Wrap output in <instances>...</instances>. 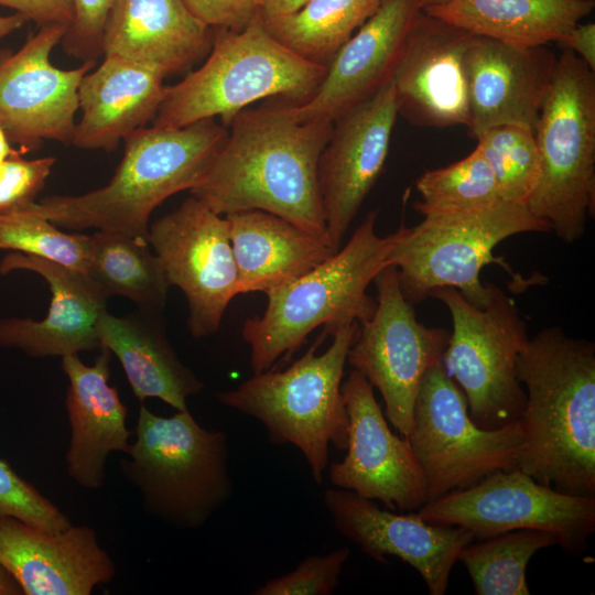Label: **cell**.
<instances>
[{"label": "cell", "mask_w": 595, "mask_h": 595, "mask_svg": "<svg viewBox=\"0 0 595 595\" xmlns=\"http://www.w3.org/2000/svg\"><path fill=\"white\" fill-rule=\"evenodd\" d=\"M228 128L191 195L220 216L246 210L277 215L331 245L317 167L333 122L296 121L281 104L245 108Z\"/></svg>", "instance_id": "cell-1"}, {"label": "cell", "mask_w": 595, "mask_h": 595, "mask_svg": "<svg viewBox=\"0 0 595 595\" xmlns=\"http://www.w3.org/2000/svg\"><path fill=\"white\" fill-rule=\"evenodd\" d=\"M526 392L517 468L558 491L595 496V344L543 328L520 351Z\"/></svg>", "instance_id": "cell-2"}, {"label": "cell", "mask_w": 595, "mask_h": 595, "mask_svg": "<svg viewBox=\"0 0 595 595\" xmlns=\"http://www.w3.org/2000/svg\"><path fill=\"white\" fill-rule=\"evenodd\" d=\"M228 136L208 118L182 128H140L125 138V153L111 180L82 195H55L23 209L55 226L96 228L148 239L152 212L170 196L193 188Z\"/></svg>", "instance_id": "cell-3"}, {"label": "cell", "mask_w": 595, "mask_h": 595, "mask_svg": "<svg viewBox=\"0 0 595 595\" xmlns=\"http://www.w3.org/2000/svg\"><path fill=\"white\" fill-rule=\"evenodd\" d=\"M378 210L367 214L348 242L296 280L268 291L261 316L247 318L241 334L250 346L253 374L273 368L301 348L307 336L325 326L331 334L340 326L364 323L377 301L367 289L389 266L394 234L377 235Z\"/></svg>", "instance_id": "cell-4"}, {"label": "cell", "mask_w": 595, "mask_h": 595, "mask_svg": "<svg viewBox=\"0 0 595 595\" xmlns=\"http://www.w3.org/2000/svg\"><path fill=\"white\" fill-rule=\"evenodd\" d=\"M326 69L280 43L259 15L239 31L217 29L204 64L165 86L153 126L182 128L219 117L228 128L239 111L256 101L271 97L288 104L306 101Z\"/></svg>", "instance_id": "cell-5"}, {"label": "cell", "mask_w": 595, "mask_h": 595, "mask_svg": "<svg viewBox=\"0 0 595 595\" xmlns=\"http://www.w3.org/2000/svg\"><path fill=\"white\" fill-rule=\"evenodd\" d=\"M360 332L355 322L335 329L317 355V339L284 370L268 369L235 389L216 393L225 407L261 422L273 444H292L303 454L316 484L328 466V446L346 450L348 415L342 393L347 354Z\"/></svg>", "instance_id": "cell-6"}, {"label": "cell", "mask_w": 595, "mask_h": 595, "mask_svg": "<svg viewBox=\"0 0 595 595\" xmlns=\"http://www.w3.org/2000/svg\"><path fill=\"white\" fill-rule=\"evenodd\" d=\"M134 436L120 469L151 516L195 530L232 496L226 433L204 429L188 409L161 416L141 404Z\"/></svg>", "instance_id": "cell-7"}, {"label": "cell", "mask_w": 595, "mask_h": 595, "mask_svg": "<svg viewBox=\"0 0 595 595\" xmlns=\"http://www.w3.org/2000/svg\"><path fill=\"white\" fill-rule=\"evenodd\" d=\"M534 136L540 174L526 206L571 245L595 210V76L569 50L558 57Z\"/></svg>", "instance_id": "cell-8"}, {"label": "cell", "mask_w": 595, "mask_h": 595, "mask_svg": "<svg viewBox=\"0 0 595 595\" xmlns=\"http://www.w3.org/2000/svg\"><path fill=\"white\" fill-rule=\"evenodd\" d=\"M545 231L549 225L524 203L500 199L469 214L424 216L412 227L402 221L393 232L388 263L397 269L402 293L413 306L436 289L453 288L483 307L490 298V283L480 281L485 266L498 263L517 277L502 258L494 256L495 248L517 234Z\"/></svg>", "instance_id": "cell-9"}, {"label": "cell", "mask_w": 595, "mask_h": 595, "mask_svg": "<svg viewBox=\"0 0 595 595\" xmlns=\"http://www.w3.org/2000/svg\"><path fill=\"white\" fill-rule=\"evenodd\" d=\"M429 298L441 301L451 313L453 331L442 364L464 392L470 419L486 430L519 420L526 392L517 376V359L529 337L513 300L491 283L483 307L453 288L436 289Z\"/></svg>", "instance_id": "cell-10"}, {"label": "cell", "mask_w": 595, "mask_h": 595, "mask_svg": "<svg viewBox=\"0 0 595 595\" xmlns=\"http://www.w3.org/2000/svg\"><path fill=\"white\" fill-rule=\"evenodd\" d=\"M405 437L423 472L429 500L472 487L494 472L516 468L523 444L519 420L493 430L476 425L464 392L442 363L422 379Z\"/></svg>", "instance_id": "cell-11"}, {"label": "cell", "mask_w": 595, "mask_h": 595, "mask_svg": "<svg viewBox=\"0 0 595 595\" xmlns=\"http://www.w3.org/2000/svg\"><path fill=\"white\" fill-rule=\"evenodd\" d=\"M418 515L433 524L462 527L474 540L522 529L548 531L563 551L578 556L595 531V496L558 491L516 467L429 500Z\"/></svg>", "instance_id": "cell-12"}, {"label": "cell", "mask_w": 595, "mask_h": 595, "mask_svg": "<svg viewBox=\"0 0 595 595\" xmlns=\"http://www.w3.org/2000/svg\"><path fill=\"white\" fill-rule=\"evenodd\" d=\"M374 282L377 307L360 324L347 363L378 389L388 422L401 436H407L422 379L432 366L442 363L450 332L418 321L393 266L383 268Z\"/></svg>", "instance_id": "cell-13"}, {"label": "cell", "mask_w": 595, "mask_h": 595, "mask_svg": "<svg viewBox=\"0 0 595 595\" xmlns=\"http://www.w3.org/2000/svg\"><path fill=\"white\" fill-rule=\"evenodd\" d=\"M148 241L169 284L180 288L187 300L191 335L214 334L239 294L227 218L191 195L149 226Z\"/></svg>", "instance_id": "cell-14"}, {"label": "cell", "mask_w": 595, "mask_h": 595, "mask_svg": "<svg viewBox=\"0 0 595 595\" xmlns=\"http://www.w3.org/2000/svg\"><path fill=\"white\" fill-rule=\"evenodd\" d=\"M342 393L349 423L347 454L331 464L329 482L393 511L421 508L429 501L423 472L408 439L391 431L374 387L353 369Z\"/></svg>", "instance_id": "cell-15"}, {"label": "cell", "mask_w": 595, "mask_h": 595, "mask_svg": "<svg viewBox=\"0 0 595 595\" xmlns=\"http://www.w3.org/2000/svg\"><path fill=\"white\" fill-rule=\"evenodd\" d=\"M67 28L40 26L0 65V127L24 153L45 139L73 142L79 84L96 62H83L75 69H60L50 62Z\"/></svg>", "instance_id": "cell-16"}, {"label": "cell", "mask_w": 595, "mask_h": 595, "mask_svg": "<svg viewBox=\"0 0 595 595\" xmlns=\"http://www.w3.org/2000/svg\"><path fill=\"white\" fill-rule=\"evenodd\" d=\"M398 108L390 80L334 122L317 167L327 235L334 251L377 182L388 156Z\"/></svg>", "instance_id": "cell-17"}, {"label": "cell", "mask_w": 595, "mask_h": 595, "mask_svg": "<svg viewBox=\"0 0 595 595\" xmlns=\"http://www.w3.org/2000/svg\"><path fill=\"white\" fill-rule=\"evenodd\" d=\"M323 502L335 529L363 553L386 563L396 556L412 566L430 595H444L454 564L472 532L457 526L433 524L418 512L396 513L374 500L342 488H327Z\"/></svg>", "instance_id": "cell-18"}, {"label": "cell", "mask_w": 595, "mask_h": 595, "mask_svg": "<svg viewBox=\"0 0 595 595\" xmlns=\"http://www.w3.org/2000/svg\"><path fill=\"white\" fill-rule=\"evenodd\" d=\"M474 36L423 10L418 13L391 77L398 115L420 127L468 126L464 55Z\"/></svg>", "instance_id": "cell-19"}, {"label": "cell", "mask_w": 595, "mask_h": 595, "mask_svg": "<svg viewBox=\"0 0 595 595\" xmlns=\"http://www.w3.org/2000/svg\"><path fill=\"white\" fill-rule=\"evenodd\" d=\"M424 0H381L374 14L337 51L315 93L283 102L296 121H331L391 80L409 30Z\"/></svg>", "instance_id": "cell-20"}, {"label": "cell", "mask_w": 595, "mask_h": 595, "mask_svg": "<svg viewBox=\"0 0 595 595\" xmlns=\"http://www.w3.org/2000/svg\"><path fill=\"white\" fill-rule=\"evenodd\" d=\"M556 62L545 46H516L475 35L464 55L469 134L476 138L506 123L534 131Z\"/></svg>", "instance_id": "cell-21"}, {"label": "cell", "mask_w": 595, "mask_h": 595, "mask_svg": "<svg viewBox=\"0 0 595 595\" xmlns=\"http://www.w3.org/2000/svg\"><path fill=\"white\" fill-rule=\"evenodd\" d=\"M0 563L24 595H89L116 566L88 526L50 531L0 516Z\"/></svg>", "instance_id": "cell-22"}, {"label": "cell", "mask_w": 595, "mask_h": 595, "mask_svg": "<svg viewBox=\"0 0 595 595\" xmlns=\"http://www.w3.org/2000/svg\"><path fill=\"white\" fill-rule=\"evenodd\" d=\"M28 270L44 278L52 293L41 321L0 320V346L31 357L65 356L100 349L97 325L108 296L87 273L32 255L13 251L0 262V273Z\"/></svg>", "instance_id": "cell-23"}, {"label": "cell", "mask_w": 595, "mask_h": 595, "mask_svg": "<svg viewBox=\"0 0 595 595\" xmlns=\"http://www.w3.org/2000/svg\"><path fill=\"white\" fill-rule=\"evenodd\" d=\"M110 359L106 348H100L93 366L84 364L77 354L62 357L69 381L65 398L71 426L67 474L86 489L104 486L109 454H126L132 435L127 429L128 410L117 388L108 383Z\"/></svg>", "instance_id": "cell-24"}, {"label": "cell", "mask_w": 595, "mask_h": 595, "mask_svg": "<svg viewBox=\"0 0 595 595\" xmlns=\"http://www.w3.org/2000/svg\"><path fill=\"white\" fill-rule=\"evenodd\" d=\"M210 29L183 0H115L102 55L141 63L166 77L186 72L210 51Z\"/></svg>", "instance_id": "cell-25"}, {"label": "cell", "mask_w": 595, "mask_h": 595, "mask_svg": "<svg viewBox=\"0 0 595 595\" xmlns=\"http://www.w3.org/2000/svg\"><path fill=\"white\" fill-rule=\"evenodd\" d=\"M165 76L141 63L105 55L78 88L82 117L72 144L113 151L121 140L153 120L164 97Z\"/></svg>", "instance_id": "cell-26"}, {"label": "cell", "mask_w": 595, "mask_h": 595, "mask_svg": "<svg viewBox=\"0 0 595 595\" xmlns=\"http://www.w3.org/2000/svg\"><path fill=\"white\" fill-rule=\"evenodd\" d=\"M100 348L119 359L134 396L158 398L176 411L187 410V398L204 389L172 347L162 312L138 309L125 316L105 310L97 325Z\"/></svg>", "instance_id": "cell-27"}, {"label": "cell", "mask_w": 595, "mask_h": 595, "mask_svg": "<svg viewBox=\"0 0 595 595\" xmlns=\"http://www.w3.org/2000/svg\"><path fill=\"white\" fill-rule=\"evenodd\" d=\"M238 271L239 294L285 285L329 258L332 246L263 210L225 216Z\"/></svg>", "instance_id": "cell-28"}, {"label": "cell", "mask_w": 595, "mask_h": 595, "mask_svg": "<svg viewBox=\"0 0 595 595\" xmlns=\"http://www.w3.org/2000/svg\"><path fill=\"white\" fill-rule=\"evenodd\" d=\"M594 6V0H440L422 10L474 35L533 47L560 42Z\"/></svg>", "instance_id": "cell-29"}, {"label": "cell", "mask_w": 595, "mask_h": 595, "mask_svg": "<svg viewBox=\"0 0 595 595\" xmlns=\"http://www.w3.org/2000/svg\"><path fill=\"white\" fill-rule=\"evenodd\" d=\"M87 274L108 298L125 296L144 311L164 310L170 284L145 238L97 230L90 235Z\"/></svg>", "instance_id": "cell-30"}, {"label": "cell", "mask_w": 595, "mask_h": 595, "mask_svg": "<svg viewBox=\"0 0 595 595\" xmlns=\"http://www.w3.org/2000/svg\"><path fill=\"white\" fill-rule=\"evenodd\" d=\"M381 0H309L296 11L263 21L284 46L328 66L337 51L374 14Z\"/></svg>", "instance_id": "cell-31"}, {"label": "cell", "mask_w": 595, "mask_h": 595, "mask_svg": "<svg viewBox=\"0 0 595 595\" xmlns=\"http://www.w3.org/2000/svg\"><path fill=\"white\" fill-rule=\"evenodd\" d=\"M558 545L548 531L522 529L472 541L458 554L476 595H529L526 572L539 550Z\"/></svg>", "instance_id": "cell-32"}, {"label": "cell", "mask_w": 595, "mask_h": 595, "mask_svg": "<svg viewBox=\"0 0 595 595\" xmlns=\"http://www.w3.org/2000/svg\"><path fill=\"white\" fill-rule=\"evenodd\" d=\"M415 185L421 201L413 207L423 216L469 214L501 199L495 175L476 148L455 163L424 172Z\"/></svg>", "instance_id": "cell-33"}, {"label": "cell", "mask_w": 595, "mask_h": 595, "mask_svg": "<svg viewBox=\"0 0 595 595\" xmlns=\"http://www.w3.org/2000/svg\"><path fill=\"white\" fill-rule=\"evenodd\" d=\"M475 139L495 175L500 198L526 204L540 174L534 131L526 125L506 123L488 128Z\"/></svg>", "instance_id": "cell-34"}, {"label": "cell", "mask_w": 595, "mask_h": 595, "mask_svg": "<svg viewBox=\"0 0 595 595\" xmlns=\"http://www.w3.org/2000/svg\"><path fill=\"white\" fill-rule=\"evenodd\" d=\"M0 249L47 259L87 273L90 236L66 234L26 209L0 215Z\"/></svg>", "instance_id": "cell-35"}, {"label": "cell", "mask_w": 595, "mask_h": 595, "mask_svg": "<svg viewBox=\"0 0 595 595\" xmlns=\"http://www.w3.org/2000/svg\"><path fill=\"white\" fill-rule=\"evenodd\" d=\"M350 555L347 547L327 554H313L292 571L267 581L253 595H329L339 584V575Z\"/></svg>", "instance_id": "cell-36"}, {"label": "cell", "mask_w": 595, "mask_h": 595, "mask_svg": "<svg viewBox=\"0 0 595 595\" xmlns=\"http://www.w3.org/2000/svg\"><path fill=\"white\" fill-rule=\"evenodd\" d=\"M0 516L14 517L50 531L72 526L68 517L57 506L18 475L1 457Z\"/></svg>", "instance_id": "cell-37"}, {"label": "cell", "mask_w": 595, "mask_h": 595, "mask_svg": "<svg viewBox=\"0 0 595 595\" xmlns=\"http://www.w3.org/2000/svg\"><path fill=\"white\" fill-rule=\"evenodd\" d=\"M55 163L47 156L25 160L15 153L0 163V215L20 210L34 203Z\"/></svg>", "instance_id": "cell-38"}, {"label": "cell", "mask_w": 595, "mask_h": 595, "mask_svg": "<svg viewBox=\"0 0 595 595\" xmlns=\"http://www.w3.org/2000/svg\"><path fill=\"white\" fill-rule=\"evenodd\" d=\"M115 0H73L74 19L61 43L64 52L83 62L102 55L106 21Z\"/></svg>", "instance_id": "cell-39"}, {"label": "cell", "mask_w": 595, "mask_h": 595, "mask_svg": "<svg viewBox=\"0 0 595 595\" xmlns=\"http://www.w3.org/2000/svg\"><path fill=\"white\" fill-rule=\"evenodd\" d=\"M209 28L239 31L259 15L261 0H183Z\"/></svg>", "instance_id": "cell-40"}, {"label": "cell", "mask_w": 595, "mask_h": 595, "mask_svg": "<svg viewBox=\"0 0 595 595\" xmlns=\"http://www.w3.org/2000/svg\"><path fill=\"white\" fill-rule=\"evenodd\" d=\"M0 4L14 9L40 26L69 25L74 19L73 0H0Z\"/></svg>", "instance_id": "cell-41"}, {"label": "cell", "mask_w": 595, "mask_h": 595, "mask_svg": "<svg viewBox=\"0 0 595 595\" xmlns=\"http://www.w3.org/2000/svg\"><path fill=\"white\" fill-rule=\"evenodd\" d=\"M559 43L595 71V24L593 22L577 23Z\"/></svg>", "instance_id": "cell-42"}, {"label": "cell", "mask_w": 595, "mask_h": 595, "mask_svg": "<svg viewBox=\"0 0 595 595\" xmlns=\"http://www.w3.org/2000/svg\"><path fill=\"white\" fill-rule=\"evenodd\" d=\"M309 0H261L259 17L270 21L288 15L300 9Z\"/></svg>", "instance_id": "cell-43"}, {"label": "cell", "mask_w": 595, "mask_h": 595, "mask_svg": "<svg viewBox=\"0 0 595 595\" xmlns=\"http://www.w3.org/2000/svg\"><path fill=\"white\" fill-rule=\"evenodd\" d=\"M23 591L13 575L0 563V595H20Z\"/></svg>", "instance_id": "cell-44"}, {"label": "cell", "mask_w": 595, "mask_h": 595, "mask_svg": "<svg viewBox=\"0 0 595 595\" xmlns=\"http://www.w3.org/2000/svg\"><path fill=\"white\" fill-rule=\"evenodd\" d=\"M28 21L29 19L20 12H15L14 14L7 17H0V39L20 29Z\"/></svg>", "instance_id": "cell-45"}, {"label": "cell", "mask_w": 595, "mask_h": 595, "mask_svg": "<svg viewBox=\"0 0 595 595\" xmlns=\"http://www.w3.org/2000/svg\"><path fill=\"white\" fill-rule=\"evenodd\" d=\"M15 153L23 154L24 152L10 147V140L8 139L4 130L0 127V163Z\"/></svg>", "instance_id": "cell-46"}, {"label": "cell", "mask_w": 595, "mask_h": 595, "mask_svg": "<svg viewBox=\"0 0 595 595\" xmlns=\"http://www.w3.org/2000/svg\"><path fill=\"white\" fill-rule=\"evenodd\" d=\"M424 1H425V4H428V3L436 2V1H440V0H424Z\"/></svg>", "instance_id": "cell-47"}]
</instances>
